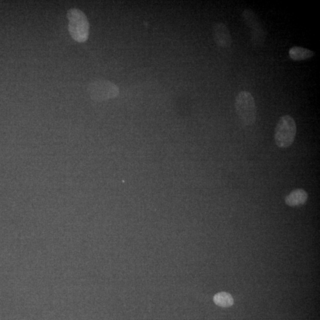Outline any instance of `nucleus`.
Segmentation results:
<instances>
[{
	"instance_id": "nucleus-5",
	"label": "nucleus",
	"mask_w": 320,
	"mask_h": 320,
	"mask_svg": "<svg viewBox=\"0 0 320 320\" xmlns=\"http://www.w3.org/2000/svg\"><path fill=\"white\" fill-rule=\"evenodd\" d=\"M242 18L251 30L252 42L257 46L263 44L266 38L265 31L258 16L252 10L248 8L243 12Z\"/></svg>"
},
{
	"instance_id": "nucleus-6",
	"label": "nucleus",
	"mask_w": 320,
	"mask_h": 320,
	"mask_svg": "<svg viewBox=\"0 0 320 320\" xmlns=\"http://www.w3.org/2000/svg\"><path fill=\"white\" fill-rule=\"evenodd\" d=\"M214 39L218 46L227 49L231 47L232 38L228 26L222 22H218L213 27Z\"/></svg>"
},
{
	"instance_id": "nucleus-7",
	"label": "nucleus",
	"mask_w": 320,
	"mask_h": 320,
	"mask_svg": "<svg viewBox=\"0 0 320 320\" xmlns=\"http://www.w3.org/2000/svg\"><path fill=\"white\" fill-rule=\"evenodd\" d=\"M308 199V194L302 188H296L290 192L284 198V202L290 207H296L306 204Z\"/></svg>"
},
{
	"instance_id": "nucleus-2",
	"label": "nucleus",
	"mask_w": 320,
	"mask_h": 320,
	"mask_svg": "<svg viewBox=\"0 0 320 320\" xmlns=\"http://www.w3.org/2000/svg\"><path fill=\"white\" fill-rule=\"evenodd\" d=\"M68 30L72 39L79 43L85 42L89 36L90 26L84 12L76 8L70 9L67 12Z\"/></svg>"
},
{
	"instance_id": "nucleus-1",
	"label": "nucleus",
	"mask_w": 320,
	"mask_h": 320,
	"mask_svg": "<svg viewBox=\"0 0 320 320\" xmlns=\"http://www.w3.org/2000/svg\"><path fill=\"white\" fill-rule=\"evenodd\" d=\"M235 108L239 120L244 126H252L257 118V108L254 96L248 92L242 91L236 96Z\"/></svg>"
},
{
	"instance_id": "nucleus-9",
	"label": "nucleus",
	"mask_w": 320,
	"mask_h": 320,
	"mask_svg": "<svg viewBox=\"0 0 320 320\" xmlns=\"http://www.w3.org/2000/svg\"><path fill=\"white\" fill-rule=\"evenodd\" d=\"M213 300L216 306L222 307V308H228V307L232 306L234 304V299L232 296L226 292L216 294L214 296Z\"/></svg>"
},
{
	"instance_id": "nucleus-8",
	"label": "nucleus",
	"mask_w": 320,
	"mask_h": 320,
	"mask_svg": "<svg viewBox=\"0 0 320 320\" xmlns=\"http://www.w3.org/2000/svg\"><path fill=\"white\" fill-rule=\"evenodd\" d=\"M314 54L313 51L300 46H293L289 50L290 57L295 62L311 58Z\"/></svg>"
},
{
	"instance_id": "nucleus-3",
	"label": "nucleus",
	"mask_w": 320,
	"mask_h": 320,
	"mask_svg": "<svg viewBox=\"0 0 320 320\" xmlns=\"http://www.w3.org/2000/svg\"><path fill=\"white\" fill-rule=\"evenodd\" d=\"M296 134V124L294 118L290 115L281 117L275 128V144L280 148H288L292 145Z\"/></svg>"
},
{
	"instance_id": "nucleus-4",
	"label": "nucleus",
	"mask_w": 320,
	"mask_h": 320,
	"mask_svg": "<svg viewBox=\"0 0 320 320\" xmlns=\"http://www.w3.org/2000/svg\"><path fill=\"white\" fill-rule=\"evenodd\" d=\"M88 91L91 98L98 102L114 98L120 94L116 84L105 80H97L90 83Z\"/></svg>"
}]
</instances>
